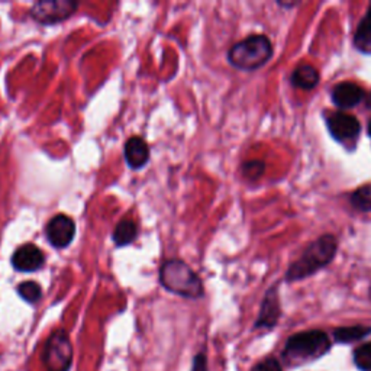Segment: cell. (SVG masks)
<instances>
[{
    "label": "cell",
    "mask_w": 371,
    "mask_h": 371,
    "mask_svg": "<svg viewBox=\"0 0 371 371\" xmlns=\"http://www.w3.org/2000/svg\"><path fill=\"white\" fill-rule=\"evenodd\" d=\"M45 235L54 248H67L76 237V224L67 215H57L48 222Z\"/></svg>",
    "instance_id": "obj_7"
},
{
    "label": "cell",
    "mask_w": 371,
    "mask_h": 371,
    "mask_svg": "<svg viewBox=\"0 0 371 371\" xmlns=\"http://www.w3.org/2000/svg\"><path fill=\"white\" fill-rule=\"evenodd\" d=\"M192 371H208V357L205 353H199L193 357Z\"/></svg>",
    "instance_id": "obj_22"
},
{
    "label": "cell",
    "mask_w": 371,
    "mask_h": 371,
    "mask_svg": "<svg viewBox=\"0 0 371 371\" xmlns=\"http://www.w3.org/2000/svg\"><path fill=\"white\" fill-rule=\"evenodd\" d=\"M41 360L47 371H70L74 360V350L65 329H57L47 338Z\"/></svg>",
    "instance_id": "obj_4"
},
{
    "label": "cell",
    "mask_w": 371,
    "mask_h": 371,
    "mask_svg": "<svg viewBox=\"0 0 371 371\" xmlns=\"http://www.w3.org/2000/svg\"><path fill=\"white\" fill-rule=\"evenodd\" d=\"M329 350V340L326 333L321 330H308L302 333H296L289 338L286 344L284 354L286 357L309 360L323 355Z\"/></svg>",
    "instance_id": "obj_5"
},
{
    "label": "cell",
    "mask_w": 371,
    "mask_h": 371,
    "mask_svg": "<svg viewBox=\"0 0 371 371\" xmlns=\"http://www.w3.org/2000/svg\"><path fill=\"white\" fill-rule=\"evenodd\" d=\"M273 55V45L264 35H252L237 43L228 53L230 63L245 71L257 70L264 65Z\"/></svg>",
    "instance_id": "obj_3"
},
{
    "label": "cell",
    "mask_w": 371,
    "mask_h": 371,
    "mask_svg": "<svg viewBox=\"0 0 371 371\" xmlns=\"http://www.w3.org/2000/svg\"><path fill=\"white\" fill-rule=\"evenodd\" d=\"M291 82L296 87L303 89V90H311V89L316 87L319 83V72L315 67H312L309 64H303L294 70Z\"/></svg>",
    "instance_id": "obj_13"
},
{
    "label": "cell",
    "mask_w": 371,
    "mask_h": 371,
    "mask_svg": "<svg viewBox=\"0 0 371 371\" xmlns=\"http://www.w3.org/2000/svg\"><path fill=\"white\" fill-rule=\"evenodd\" d=\"M264 163L262 161H248L242 167V173L249 180H257L263 176L264 173Z\"/></svg>",
    "instance_id": "obj_20"
},
{
    "label": "cell",
    "mask_w": 371,
    "mask_h": 371,
    "mask_svg": "<svg viewBox=\"0 0 371 371\" xmlns=\"http://www.w3.org/2000/svg\"><path fill=\"white\" fill-rule=\"evenodd\" d=\"M362 97H364V90L358 85L350 82L341 83L332 90L333 103L343 109L354 107L362 100Z\"/></svg>",
    "instance_id": "obj_11"
},
{
    "label": "cell",
    "mask_w": 371,
    "mask_h": 371,
    "mask_svg": "<svg viewBox=\"0 0 371 371\" xmlns=\"http://www.w3.org/2000/svg\"><path fill=\"white\" fill-rule=\"evenodd\" d=\"M124 157L131 168L139 170L150 161V146L141 136H131L125 144Z\"/></svg>",
    "instance_id": "obj_10"
},
{
    "label": "cell",
    "mask_w": 371,
    "mask_h": 371,
    "mask_svg": "<svg viewBox=\"0 0 371 371\" xmlns=\"http://www.w3.org/2000/svg\"><path fill=\"white\" fill-rule=\"evenodd\" d=\"M328 129L337 141L348 142L358 136L361 125L355 117L348 114H333L328 118Z\"/></svg>",
    "instance_id": "obj_9"
},
{
    "label": "cell",
    "mask_w": 371,
    "mask_h": 371,
    "mask_svg": "<svg viewBox=\"0 0 371 371\" xmlns=\"http://www.w3.org/2000/svg\"><path fill=\"white\" fill-rule=\"evenodd\" d=\"M354 361L357 367L362 371H370L371 370V343L364 344L360 347L355 354H354Z\"/></svg>",
    "instance_id": "obj_19"
},
{
    "label": "cell",
    "mask_w": 371,
    "mask_h": 371,
    "mask_svg": "<svg viewBox=\"0 0 371 371\" xmlns=\"http://www.w3.org/2000/svg\"><path fill=\"white\" fill-rule=\"evenodd\" d=\"M368 333H371V328L368 326H362V325H355V326H344V328H338L335 330V340L338 343H354L358 341L364 337H367Z\"/></svg>",
    "instance_id": "obj_16"
},
{
    "label": "cell",
    "mask_w": 371,
    "mask_h": 371,
    "mask_svg": "<svg viewBox=\"0 0 371 371\" xmlns=\"http://www.w3.org/2000/svg\"><path fill=\"white\" fill-rule=\"evenodd\" d=\"M280 318V303L276 294V290H270L266 294V299L263 302L259 316L255 322V328H273Z\"/></svg>",
    "instance_id": "obj_12"
},
{
    "label": "cell",
    "mask_w": 371,
    "mask_h": 371,
    "mask_svg": "<svg viewBox=\"0 0 371 371\" xmlns=\"http://www.w3.org/2000/svg\"><path fill=\"white\" fill-rule=\"evenodd\" d=\"M11 263L21 273L38 271L45 264V255L35 244H23L14 252Z\"/></svg>",
    "instance_id": "obj_8"
},
{
    "label": "cell",
    "mask_w": 371,
    "mask_h": 371,
    "mask_svg": "<svg viewBox=\"0 0 371 371\" xmlns=\"http://www.w3.org/2000/svg\"><path fill=\"white\" fill-rule=\"evenodd\" d=\"M337 248H338L337 240L332 235L321 237L305 249V252L302 254V257L298 259V262H294L290 266L286 279L294 281L312 276L313 273L323 269L332 262L333 257H335Z\"/></svg>",
    "instance_id": "obj_2"
},
{
    "label": "cell",
    "mask_w": 371,
    "mask_h": 371,
    "mask_svg": "<svg viewBox=\"0 0 371 371\" xmlns=\"http://www.w3.org/2000/svg\"><path fill=\"white\" fill-rule=\"evenodd\" d=\"M138 237V225L135 220L131 219H124L117 225L112 240L118 247H127L131 242H134Z\"/></svg>",
    "instance_id": "obj_14"
},
{
    "label": "cell",
    "mask_w": 371,
    "mask_h": 371,
    "mask_svg": "<svg viewBox=\"0 0 371 371\" xmlns=\"http://www.w3.org/2000/svg\"><path fill=\"white\" fill-rule=\"evenodd\" d=\"M251 371H283V370L276 358H266L257 362Z\"/></svg>",
    "instance_id": "obj_21"
},
{
    "label": "cell",
    "mask_w": 371,
    "mask_h": 371,
    "mask_svg": "<svg viewBox=\"0 0 371 371\" xmlns=\"http://www.w3.org/2000/svg\"><path fill=\"white\" fill-rule=\"evenodd\" d=\"M79 9V2L74 0H41L32 5L29 15L43 25H54L71 18Z\"/></svg>",
    "instance_id": "obj_6"
},
{
    "label": "cell",
    "mask_w": 371,
    "mask_h": 371,
    "mask_svg": "<svg viewBox=\"0 0 371 371\" xmlns=\"http://www.w3.org/2000/svg\"><path fill=\"white\" fill-rule=\"evenodd\" d=\"M18 294L28 303H36L43 298V290L38 283L23 281L18 286Z\"/></svg>",
    "instance_id": "obj_17"
},
{
    "label": "cell",
    "mask_w": 371,
    "mask_h": 371,
    "mask_svg": "<svg viewBox=\"0 0 371 371\" xmlns=\"http://www.w3.org/2000/svg\"><path fill=\"white\" fill-rule=\"evenodd\" d=\"M351 203L361 212H371V184H365L357 189L351 196Z\"/></svg>",
    "instance_id": "obj_18"
},
{
    "label": "cell",
    "mask_w": 371,
    "mask_h": 371,
    "mask_svg": "<svg viewBox=\"0 0 371 371\" xmlns=\"http://www.w3.org/2000/svg\"><path fill=\"white\" fill-rule=\"evenodd\" d=\"M161 286L186 299H199L203 296V283L200 277L186 264L183 259L170 258L160 269Z\"/></svg>",
    "instance_id": "obj_1"
},
{
    "label": "cell",
    "mask_w": 371,
    "mask_h": 371,
    "mask_svg": "<svg viewBox=\"0 0 371 371\" xmlns=\"http://www.w3.org/2000/svg\"><path fill=\"white\" fill-rule=\"evenodd\" d=\"M355 45L364 54H371V8L355 32Z\"/></svg>",
    "instance_id": "obj_15"
},
{
    "label": "cell",
    "mask_w": 371,
    "mask_h": 371,
    "mask_svg": "<svg viewBox=\"0 0 371 371\" xmlns=\"http://www.w3.org/2000/svg\"><path fill=\"white\" fill-rule=\"evenodd\" d=\"M368 134H370V136H371V121H370V124H368Z\"/></svg>",
    "instance_id": "obj_23"
}]
</instances>
